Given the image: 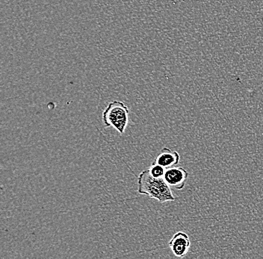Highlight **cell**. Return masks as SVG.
<instances>
[{
	"label": "cell",
	"instance_id": "obj_1",
	"mask_svg": "<svg viewBox=\"0 0 263 259\" xmlns=\"http://www.w3.org/2000/svg\"><path fill=\"white\" fill-rule=\"evenodd\" d=\"M138 192L147 195L159 203L175 201L172 188L166 183L163 178H158L151 176L149 170H144L138 177Z\"/></svg>",
	"mask_w": 263,
	"mask_h": 259
},
{
	"label": "cell",
	"instance_id": "obj_2",
	"mask_svg": "<svg viewBox=\"0 0 263 259\" xmlns=\"http://www.w3.org/2000/svg\"><path fill=\"white\" fill-rule=\"evenodd\" d=\"M129 110L123 102L108 103L103 113V121L106 127L113 126L120 134L124 133L129 123Z\"/></svg>",
	"mask_w": 263,
	"mask_h": 259
},
{
	"label": "cell",
	"instance_id": "obj_3",
	"mask_svg": "<svg viewBox=\"0 0 263 259\" xmlns=\"http://www.w3.org/2000/svg\"><path fill=\"white\" fill-rule=\"evenodd\" d=\"M189 173L183 167H173L165 170L163 178L171 188L176 190L183 189Z\"/></svg>",
	"mask_w": 263,
	"mask_h": 259
},
{
	"label": "cell",
	"instance_id": "obj_4",
	"mask_svg": "<svg viewBox=\"0 0 263 259\" xmlns=\"http://www.w3.org/2000/svg\"><path fill=\"white\" fill-rule=\"evenodd\" d=\"M169 247L173 253L178 258H183L188 253L191 247V241L185 232H177L169 242Z\"/></svg>",
	"mask_w": 263,
	"mask_h": 259
},
{
	"label": "cell",
	"instance_id": "obj_5",
	"mask_svg": "<svg viewBox=\"0 0 263 259\" xmlns=\"http://www.w3.org/2000/svg\"><path fill=\"white\" fill-rule=\"evenodd\" d=\"M180 155L178 152L164 147L161 150L160 153L156 157L153 163L157 164L167 169L177 166L180 163Z\"/></svg>",
	"mask_w": 263,
	"mask_h": 259
},
{
	"label": "cell",
	"instance_id": "obj_6",
	"mask_svg": "<svg viewBox=\"0 0 263 259\" xmlns=\"http://www.w3.org/2000/svg\"><path fill=\"white\" fill-rule=\"evenodd\" d=\"M148 170H149L151 176L155 177V178H162L164 177L166 169L157 164L153 163Z\"/></svg>",
	"mask_w": 263,
	"mask_h": 259
}]
</instances>
